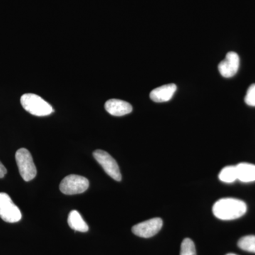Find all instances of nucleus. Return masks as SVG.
<instances>
[{
    "instance_id": "nucleus-18",
    "label": "nucleus",
    "mask_w": 255,
    "mask_h": 255,
    "mask_svg": "<svg viewBox=\"0 0 255 255\" xmlns=\"http://www.w3.org/2000/svg\"><path fill=\"white\" fill-rule=\"evenodd\" d=\"M237 255L233 254V253H230V254H228V255Z\"/></svg>"
},
{
    "instance_id": "nucleus-15",
    "label": "nucleus",
    "mask_w": 255,
    "mask_h": 255,
    "mask_svg": "<svg viewBox=\"0 0 255 255\" xmlns=\"http://www.w3.org/2000/svg\"><path fill=\"white\" fill-rule=\"evenodd\" d=\"M180 255H196L195 245L189 238H185L181 245Z\"/></svg>"
},
{
    "instance_id": "nucleus-10",
    "label": "nucleus",
    "mask_w": 255,
    "mask_h": 255,
    "mask_svg": "<svg viewBox=\"0 0 255 255\" xmlns=\"http://www.w3.org/2000/svg\"><path fill=\"white\" fill-rule=\"evenodd\" d=\"M176 91L177 86L175 84H167L152 90L150 92V97L151 100L157 103L168 102L173 97Z\"/></svg>"
},
{
    "instance_id": "nucleus-14",
    "label": "nucleus",
    "mask_w": 255,
    "mask_h": 255,
    "mask_svg": "<svg viewBox=\"0 0 255 255\" xmlns=\"http://www.w3.org/2000/svg\"><path fill=\"white\" fill-rule=\"evenodd\" d=\"M238 245L243 251L255 253V236H247L241 238Z\"/></svg>"
},
{
    "instance_id": "nucleus-3",
    "label": "nucleus",
    "mask_w": 255,
    "mask_h": 255,
    "mask_svg": "<svg viewBox=\"0 0 255 255\" xmlns=\"http://www.w3.org/2000/svg\"><path fill=\"white\" fill-rule=\"evenodd\" d=\"M15 157L20 175L23 180L29 182L34 179L37 173L36 167L29 151L26 148L19 149L16 151Z\"/></svg>"
},
{
    "instance_id": "nucleus-11",
    "label": "nucleus",
    "mask_w": 255,
    "mask_h": 255,
    "mask_svg": "<svg viewBox=\"0 0 255 255\" xmlns=\"http://www.w3.org/2000/svg\"><path fill=\"white\" fill-rule=\"evenodd\" d=\"M238 179L242 182H253L255 181V165L253 164L243 163L236 165Z\"/></svg>"
},
{
    "instance_id": "nucleus-5",
    "label": "nucleus",
    "mask_w": 255,
    "mask_h": 255,
    "mask_svg": "<svg viewBox=\"0 0 255 255\" xmlns=\"http://www.w3.org/2000/svg\"><path fill=\"white\" fill-rule=\"evenodd\" d=\"M21 213L11 197L4 192L0 193V218L7 223L18 222L21 219Z\"/></svg>"
},
{
    "instance_id": "nucleus-7",
    "label": "nucleus",
    "mask_w": 255,
    "mask_h": 255,
    "mask_svg": "<svg viewBox=\"0 0 255 255\" xmlns=\"http://www.w3.org/2000/svg\"><path fill=\"white\" fill-rule=\"evenodd\" d=\"M163 222L159 218L147 220L132 228V232L138 237L149 238L155 236L162 227Z\"/></svg>"
},
{
    "instance_id": "nucleus-9",
    "label": "nucleus",
    "mask_w": 255,
    "mask_h": 255,
    "mask_svg": "<svg viewBox=\"0 0 255 255\" xmlns=\"http://www.w3.org/2000/svg\"><path fill=\"white\" fill-rule=\"evenodd\" d=\"M105 107L106 111L114 117H123L131 113L132 111V106L128 102L117 99L107 101Z\"/></svg>"
},
{
    "instance_id": "nucleus-12",
    "label": "nucleus",
    "mask_w": 255,
    "mask_h": 255,
    "mask_svg": "<svg viewBox=\"0 0 255 255\" xmlns=\"http://www.w3.org/2000/svg\"><path fill=\"white\" fill-rule=\"evenodd\" d=\"M68 223L69 226L75 231L79 232H87L89 230L88 225L82 219L81 215L78 211L73 210L68 216Z\"/></svg>"
},
{
    "instance_id": "nucleus-17",
    "label": "nucleus",
    "mask_w": 255,
    "mask_h": 255,
    "mask_svg": "<svg viewBox=\"0 0 255 255\" xmlns=\"http://www.w3.org/2000/svg\"><path fill=\"white\" fill-rule=\"evenodd\" d=\"M6 172H7V171H6V167H4V164L0 162V178L4 177Z\"/></svg>"
},
{
    "instance_id": "nucleus-13",
    "label": "nucleus",
    "mask_w": 255,
    "mask_h": 255,
    "mask_svg": "<svg viewBox=\"0 0 255 255\" xmlns=\"http://www.w3.org/2000/svg\"><path fill=\"white\" fill-rule=\"evenodd\" d=\"M221 182L233 183L238 179L237 169L236 166H228L221 171L219 175Z\"/></svg>"
},
{
    "instance_id": "nucleus-2",
    "label": "nucleus",
    "mask_w": 255,
    "mask_h": 255,
    "mask_svg": "<svg viewBox=\"0 0 255 255\" xmlns=\"http://www.w3.org/2000/svg\"><path fill=\"white\" fill-rule=\"evenodd\" d=\"M21 104L26 112L36 117H46L54 112L51 105L35 94H24L21 96Z\"/></svg>"
},
{
    "instance_id": "nucleus-8",
    "label": "nucleus",
    "mask_w": 255,
    "mask_h": 255,
    "mask_svg": "<svg viewBox=\"0 0 255 255\" xmlns=\"http://www.w3.org/2000/svg\"><path fill=\"white\" fill-rule=\"evenodd\" d=\"M239 66V55L235 52H229L225 60L219 63V70L223 78H230L238 73Z\"/></svg>"
},
{
    "instance_id": "nucleus-4",
    "label": "nucleus",
    "mask_w": 255,
    "mask_h": 255,
    "mask_svg": "<svg viewBox=\"0 0 255 255\" xmlns=\"http://www.w3.org/2000/svg\"><path fill=\"white\" fill-rule=\"evenodd\" d=\"M90 182L87 178L70 174L64 178L60 184V190L66 195L82 194L88 189Z\"/></svg>"
},
{
    "instance_id": "nucleus-6",
    "label": "nucleus",
    "mask_w": 255,
    "mask_h": 255,
    "mask_svg": "<svg viewBox=\"0 0 255 255\" xmlns=\"http://www.w3.org/2000/svg\"><path fill=\"white\" fill-rule=\"evenodd\" d=\"M93 156L96 160L102 166L106 173L117 182L122 180V174L118 164L108 152L102 150H97L93 152Z\"/></svg>"
},
{
    "instance_id": "nucleus-16",
    "label": "nucleus",
    "mask_w": 255,
    "mask_h": 255,
    "mask_svg": "<svg viewBox=\"0 0 255 255\" xmlns=\"http://www.w3.org/2000/svg\"><path fill=\"white\" fill-rule=\"evenodd\" d=\"M245 102L248 106L255 107V84H253L248 88L245 97Z\"/></svg>"
},
{
    "instance_id": "nucleus-1",
    "label": "nucleus",
    "mask_w": 255,
    "mask_h": 255,
    "mask_svg": "<svg viewBox=\"0 0 255 255\" xmlns=\"http://www.w3.org/2000/svg\"><path fill=\"white\" fill-rule=\"evenodd\" d=\"M246 211L247 205L244 201L232 198L220 199L213 206L214 216L223 221L239 219Z\"/></svg>"
}]
</instances>
